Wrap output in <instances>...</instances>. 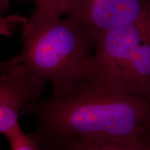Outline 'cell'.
Segmentation results:
<instances>
[{
	"mask_svg": "<svg viewBox=\"0 0 150 150\" xmlns=\"http://www.w3.org/2000/svg\"><path fill=\"white\" fill-rule=\"evenodd\" d=\"M80 78L150 99V31L145 21L101 33Z\"/></svg>",
	"mask_w": 150,
	"mask_h": 150,
	"instance_id": "3957f363",
	"label": "cell"
},
{
	"mask_svg": "<svg viewBox=\"0 0 150 150\" xmlns=\"http://www.w3.org/2000/svg\"><path fill=\"white\" fill-rule=\"evenodd\" d=\"M45 84V81L24 67L18 55L0 62V134L5 135L18 125L24 108L41 98Z\"/></svg>",
	"mask_w": 150,
	"mask_h": 150,
	"instance_id": "277c9868",
	"label": "cell"
},
{
	"mask_svg": "<svg viewBox=\"0 0 150 150\" xmlns=\"http://www.w3.org/2000/svg\"><path fill=\"white\" fill-rule=\"evenodd\" d=\"M27 20V17L20 15H10L9 16L0 18V35L10 36L15 28L20 25L23 27Z\"/></svg>",
	"mask_w": 150,
	"mask_h": 150,
	"instance_id": "9c48e42d",
	"label": "cell"
},
{
	"mask_svg": "<svg viewBox=\"0 0 150 150\" xmlns=\"http://www.w3.org/2000/svg\"><path fill=\"white\" fill-rule=\"evenodd\" d=\"M22 1V0H20ZM34 4L35 10L29 23H39L70 16L77 7L80 0H27Z\"/></svg>",
	"mask_w": 150,
	"mask_h": 150,
	"instance_id": "52a82bcc",
	"label": "cell"
},
{
	"mask_svg": "<svg viewBox=\"0 0 150 150\" xmlns=\"http://www.w3.org/2000/svg\"><path fill=\"white\" fill-rule=\"evenodd\" d=\"M148 0H80L70 15L94 41L101 33L143 21Z\"/></svg>",
	"mask_w": 150,
	"mask_h": 150,
	"instance_id": "5b68a950",
	"label": "cell"
},
{
	"mask_svg": "<svg viewBox=\"0 0 150 150\" xmlns=\"http://www.w3.org/2000/svg\"><path fill=\"white\" fill-rule=\"evenodd\" d=\"M11 150H40L38 145L29 135L22 130L20 124L6 134Z\"/></svg>",
	"mask_w": 150,
	"mask_h": 150,
	"instance_id": "ba28073f",
	"label": "cell"
},
{
	"mask_svg": "<svg viewBox=\"0 0 150 150\" xmlns=\"http://www.w3.org/2000/svg\"><path fill=\"white\" fill-rule=\"evenodd\" d=\"M144 21L145 22L148 29H149L150 31V0H148L147 8H146V11H145V18H144Z\"/></svg>",
	"mask_w": 150,
	"mask_h": 150,
	"instance_id": "7c38bea8",
	"label": "cell"
},
{
	"mask_svg": "<svg viewBox=\"0 0 150 150\" xmlns=\"http://www.w3.org/2000/svg\"><path fill=\"white\" fill-rule=\"evenodd\" d=\"M45 142L56 144L65 150H150V141L145 138L135 142L95 141L78 138Z\"/></svg>",
	"mask_w": 150,
	"mask_h": 150,
	"instance_id": "8992f818",
	"label": "cell"
},
{
	"mask_svg": "<svg viewBox=\"0 0 150 150\" xmlns=\"http://www.w3.org/2000/svg\"><path fill=\"white\" fill-rule=\"evenodd\" d=\"M37 127L29 136L36 142L70 138L135 142L150 131V99L79 78L54 86L48 97L28 104Z\"/></svg>",
	"mask_w": 150,
	"mask_h": 150,
	"instance_id": "6da1fadb",
	"label": "cell"
},
{
	"mask_svg": "<svg viewBox=\"0 0 150 150\" xmlns=\"http://www.w3.org/2000/svg\"><path fill=\"white\" fill-rule=\"evenodd\" d=\"M20 63L52 86L79 79L93 54L95 41L72 16L22 27Z\"/></svg>",
	"mask_w": 150,
	"mask_h": 150,
	"instance_id": "7a4b0ae2",
	"label": "cell"
},
{
	"mask_svg": "<svg viewBox=\"0 0 150 150\" xmlns=\"http://www.w3.org/2000/svg\"><path fill=\"white\" fill-rule=\"evenodd\" d=\"M11 0H0V18L5 17L4 15L10 8Z\"/></svg>",
	"mask_w": 150,
	"mask_h": 150,
	"instance_id": "8fae6325",
	"label": "cell"
},
{
	"mask_svg": "<svg viewBox=\"0 0 150 150\" xmlns=\"http://www.w3.org/2000/svg\"><path fill=\"white\" fill-rule=\"evenodd\" d=\"M40 150H65L61 146L50 142H37Z\"/></svg>",
	"mask_w": 150,
	"mask_h": 150,
	"instance_id": "30bf717a",
	"label": "cell"
}]
</instances>
